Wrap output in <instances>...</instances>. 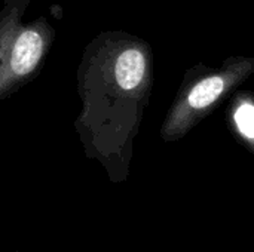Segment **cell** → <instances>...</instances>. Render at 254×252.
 Instances as JSON below:
<instances>
[{
    "instance_id": "6da1fadb",
    "label": "cell",
    "mask_w": 254,
    "mask_h": 252,
    "mask_svg": "<svg viewBox=\"0 0 254 252\" xmlns=\"http://www.w3.org/2000/svg\"><path fill=\"white\" fill-rule=\"evenodd\" d=\"M76 77V132L88 157L110 165L129 151L149 104L150 46L124 31L101 33L86 45Z\"/></svg>"
},
{
    "instance_id": "7a4b0ae2",
    "label": "cell",
    "mask_w": 254,
    "mask_h": 252,
    "mask_svg": "<svg viewBox=\"0 0 254 252\" xmlns=\"http://www.w3.org/2000/svg\"><path fill=\"white\" fill-rule=\"evenodd\" d=\"M31 0H3L0 7V101L33 82L55 40V28L39 16L25 22Z\"/></svg>"
},
{
    "instance_id": "3957f363",
    "label": "cell",
    "mask_w": 254,
    "mask_h": 252,
    "mask_svg": "<svg viewBox=\"0 0 254 252\" xmlns=\"http://www.w3.org/2000/svg\"><path fill=\"white\" fill-rule=\"evenodd\" d=\"M254 73V58H228L220 68L189 70L161 128L167 143L186 137Z\"/></svg>"
},
{
    "instance_id": "277c9868",
    "label": "cell",
    "mask_w": 254,
    "mask_h": 252,
    "mask_svg": "<svg viewBox=\"0 0 254 252\" xmlns=\"http://www.w3.org/2000/svg\"><path fill=\"white\" fill-rule=\"evenodd\" d=\"M228 119L234 134L254 153V95L250 92L234 95Z\"/></svg>"
}]
</instances>
